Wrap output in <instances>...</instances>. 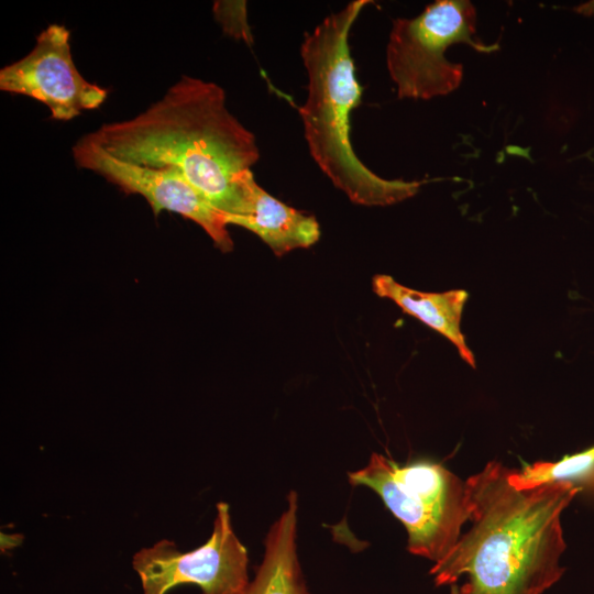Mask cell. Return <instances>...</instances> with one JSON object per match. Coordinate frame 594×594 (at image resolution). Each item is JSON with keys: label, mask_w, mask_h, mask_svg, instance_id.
<instances>
[{"label": "cell", "mask_w": 594, "mask_h": 594, "mask_svg": "<svg viewBox=\"0 0 594 594\" xmlns=\"http://www.w3.org/2000/svg\"><path fill=\"white\" fill-rule=\"evenodd\" d=\"M510 470L492 461L464 483L471 527L430 569L451 594H542L564 572L560 517L580 488L550 483L517 490Z\"/></svg>", "instance_id": "obj_1"}, {"label": "cell", "mask_w": 594, "mask_h": 594, "mask_svg": "<svg viewBox=\"0 0 594 594\" xmlns=\"http://www.w3.org/2000/svg\"><path fill=\"white\" fill-rule=\"evenodd\" d=\"M84 138L119 160L175 168L224 216L238 208L260 158L254 134L230 112L222 87L188 75L136 117Z\"/></svg>", "instance_id": "obj_2"}, {"label": "cell", "mask_w": 594, "mask_h": 594, "mask_svg": "<svg viewBox=\"0 0 594 594\" xmlns=\"http://www.w3.org/2000/svg\"><path fill=\"white\" fill-rule=\"evenodd\" d=\"M369 0H354L304 34L300 57L307 98L299 108L309 153L333 186L354 204L388 206L415 196L421 182L385 179L367 168L352 147L350 114L361 102L349 34Z\"/></svg>", "instance_id": "obj_3"}, {"label": "cell", "mask_w": 594, "mask_h": 594, "mask_svg": "<svg viewBox=\"0 0 594 594\" xmlns=\"http://www.w3.org/2000/svg\"><path fill=\"white\" fill-rule=\"evenodd\" d=\"M348 479L351 485L378 494L405 526L408 551L433 564L452 551L469 520L464 483L441 464H399L375 452L365 466L349 472Z\"/></svg>", "instance_id": "obj_4"}, {"label": "cell", "mask_w": 594, "mask_h": 594, "mask_svg": "<svg viewBox=\"0 0 594 594\" xmlns=\"http://www.w3.org/2000/svg\"><path fill=\"white\" fill-rule=\"evenodd\" d=\"M475 21V8L468 0H438L413 19L395 20L386 65L398 98L427 100L457 89L463 67L444 56L452 44L464 43L481 53L499 50L474 37Z\"/></svg>", "instance_id": "obj_5"}, {"label": "cell", "mask_w": 594, "mask_h": 594, "mask_svg": "<svg viewBox=\"0 0 594 594\" xmlns=\"http://www.w3.org/2000/svg\"><path fill=\"white\" fill-rule=\"evenodd\" d=\"M248 562L226 502L217 504L212 532L200 547L183 552L174 541L162 539L132 558L143 594H167L183 584L198 585L204 594H245Z\"/></svg>", "instance_id": "obj_6"}, {"label": "cell", "mask_w": 594, "mask_h": 594, "mask_svg": "<svg viewBox=\"0 0 594 594\" xmlns=\"http://www.w3.org/2000/svg\"><path fill=\"white\" fill-rule=\"evenodd\" d=\"M73 157L80 168L145 198L155 216L163 210L176 212L200 226L221 252L233 250L226 216L175 168L119 160L84 136L73 146Z\"/></svg>", "instance_id": "obj_7"}, {"label": "cell", "mask_w": 594, "mask_h": 594, "mask_svg": "<svg viewBox=\"0 0 594 594\" xmlns=\"http://www.w3.org/2000/svg\"><path fill=\"white\" fill-rule=\"evenodd\" d=\"M0 89L44 103L51 119L68 121L84 110L99 108L107 89L86 80L72 56L69 31L50 24L36 37L32 51L0 70Z\"/></svg>", "instance_id": "obj_8"}, {"label": "cell", "mask_w": 594, "mask_h": 594, "mask_svg": "<svg viewBox=\"0 0 594 594\" xmlns=\"http://www.w3.org/2000/svg\"><path fill=\"white\" fill-rule=\"evenodd\" d=\"M228 226L242 227L256 234L278 256L296 249L314 245L320 238L317 220L282 202L264 190L251 172L248 173L241 201Z\"/></svg>", "instance_id": "obj_9"}, {"label": "cell", "mask_w": 594, "mask_h": 594, "mask_svg": "<svg viewBox=\"0 0 594 594\" xmlns=\"http://www.w3.org/2000/svg\"><path fill=\"white\" fill-rule=\"evenodd\" d=\"M372 286L378 297L393 300L404 312L444 336L457 346L460 356L475 369V358L460 328L462 311L469 297L468 292L463 289L444 293L419 292L399 284L385 274L375 275Z\"/></svg>", "instance_id": "obj_10"}, {"label": "cell", "mask_w": 594, "mask_h": 594, "mask_svg": "<svg viewBox=\"0 0 594 594\" xmlns=\"http://www.w3.org/2000/svg\"><path fill=\"white\" fill-rule=\"evenodd\" d=\"M297 493L292 491L268 529L262 563L245 594H309L297 553Z\"/></svg>", "instance_id": "obj_11"}, {"label": "cell", "mask_w": 594, "mask_h": 594, "mask_svg": "<svg viewBox=\"0 0 594 594\" xmlns=\"http://www.w3.org/2000/svg\"><path fill=\"white\" fill-rule=\"evenodd\" d=\"M508 480L517 490L550 483H570L580 491L594 492V446L556 462H536L521 471L510 470Z\"/></svg>", "instance_id": "obj_12"}]
</instances>
